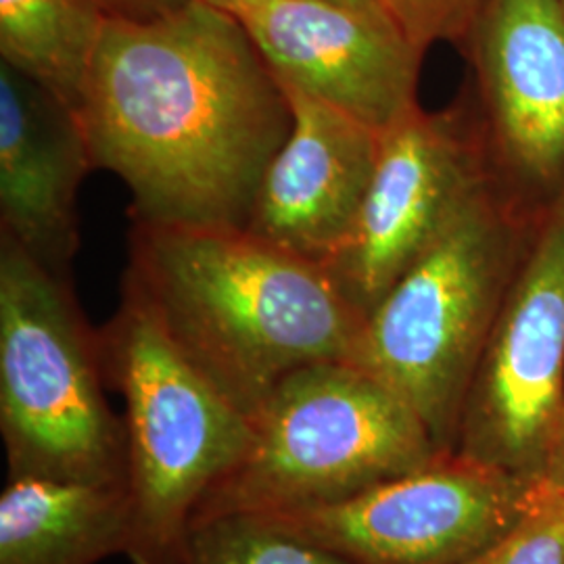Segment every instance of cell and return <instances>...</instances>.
Wrapping results in <instances>:
<instances>
[{
  "label": "cell",
  "mask_w": 564,
  "mask_h": 564,
  "mask_svg": "<svg viewBox=\"0 0 564 564\" xmlns=\"http://www.w3.org/2000/svg\"><path fill=\"white\" fill-rule=\"evenodd\" d=\"M239 20L282 86L379 134L419 107L416 86L426 51L384 9L333 0H263Z\"/></svg>",
  "instance_id": "obj_11"
},
{
  "label": "cell",
  "mask_w": 564,
  "mask_h": 564,
  "mask_svg": "<svg viewBox=\"0 0 564 564\" xmlns=\"http://www.w3.org/2000/svg\"><path fill=\"white\" fill-rule=\"evenodd\" d=\"M540 481L564 496V414L552 442L547 445Z\"/></svg>",
  "instance_id": "obj_20"
},
{
  "label": "cell",
  "mask_w": 564,
  "mask_h": 564,
  "mask_svg": "<svg viewBox=\"0 0 564 564\" xmlns=\"http://www.w3.org/2000/svg\"><path fill=\"white\" fill-rule=\"evenodd\" d=\"M540 207L491 174L366 318L356 364L412 405L444 454Z\"/></svg>",
  "instance_id": "obj_3"
},
{
  "label": "cell",
  "mask_w": 564,
  "mask_h": 564,
  "mask_svg": "<svg viewBox=\"0 0 564 564\" xmlns=\"http://www.w3.org/2000/svg\"><path fill=\"white\" fill-rule=\"evenodd\" d=\"M90 170L76 111L0 63V235L69 276L80 247L78 195Z\"/></svg>",
  "instance_id": "obj_13"
},
{
  "label": "cell",
  "mask_w": 564,
  "mask_h": 564,
  "mask_svg": "<svg viewBox=\"0 0 564 564\" xmlns=\"http://www.w3.org/2000/svg\"><path fill=\"white\" fill-rule=\"evenodd\" d=\"M485 0H383L387 13L426 51L435 42H463Z\"/></svg>",
  "instance_id": "obj_18"
},
{
  "label": "cell",
  "mask_w": 564,
  "mask_h": 564,
  "mask_svg": "<svg viewBox=\"0 0 564 564\" xmlns=\"http://www.w3.org/2000/svg\"><path fill=\"white\" fill-rule=\"evenodd\" d=\"M107 383L123 400L130 564H184L193 519L241 460L251 419L209 383L167 337L137 291L99 328Z\"/></svg>",
  "instance_id": "obj_5"
},
{
  "label": "cell",
  "mask_w": 564,
  "mask_h": 564,
  "mask_svg": "<svg viewBox=\"0 0 564 564\" xmlns=\"http://www.w3.org/2000/svg\"><path fill=\"white\" fill-rule=\"evenodd\" d=\"M126 484L7 477L0 494V564H99L126 554Z\"/></svg>",
  "instance_id": "obj_14"
},
{
  "label": "cell",
  "mask_w": 564,
  "mask_h": 564,
  "mask_svg": "<svg viewBox=\"0 0 564 564\" xmlns=\"http://www.w3.org/2000/svg\"><path fill=\"white\" fill-rule=\"evenodd\" d=\"M282 88L293 128L263 172L245 228L324 263L356 224L381 134L302 90Z\"/></svg>",
  "instance_id": "obj_12"
},
{
  "label": "cell",
  "mask_w": 564,
  "mask_h": 564,
  "mask_svg": "<svg viewBox=\"0 0 564 564\" xmlns=\"http://www.w3.org/2000/svg\"><path fill=\"white\" fill-rule=\"evenodd\" d=\"M561 2H563V7H564V0H561Z\"/></svg>",
  "instance_id": "obj_23"
},
{
  "label": "cell",
  "mask_w": 564,
  "mask_h": 564,
  "mask_svg": "<svg viewBox=\"0 0 564 564\" xmlns=\"http://www.w3.org/2000/svg\"><path fill=\"white\" fill-rule=\"evenodd\" d=\"M496 167L479 107L419 105L381 134L356 224L323 263L368 318Z\"/></svg>",
  "instance_id": "obj_9"
},
{
  "label": "cell",
  "mask_w": 564,
  "mask_h": 564,
  "mask_svg": "<svg viewBox=\"0 0 564 564\" xmlns=\"http://www.w3.org/2000/svg\"><path fill=\"white\" fill-rule=\"evenodd\" d=\"M251 424L241 460L205 496L195 519L339 505L445 456L412 405L351 362L291 372Z\"/></svg>",
  "instance_id": "obj_4"
},
{
  "label": "cell",
  "mask_w": 564,
  "mask_h": 564,
  "mask_svg": "<svg viewBox=\"0 0 564 564\" xmlns=\"http://www.w3.org/2000/svg\"><path fill=\"white\" fill-rule=\"evenodd\" d=\"M199 2H205V4H209V7H216V9L226 11V13H230V15L241 18L242 13H247L249 9L258 7L263 0H199Z\"/></svg>",
  "instance_id": "obj_21"
},
{
  "label": "cell",
  "mask_w": 564,
  "mask_h": 564,
  "mask_svg": "<svg viewBox=\"0 0 564 564\" xmlns=\"http://www.w3.org/2000/svg\"><path fill=\"white\" fill-rule=\"evenodd\" d=\"M563 414L564 184L535 214L468 387L454 454L540 481Z\"/></svg>",
  "instance_id": "obj_7"
},
{
  "label": "cell",
  "mask_w": 564,
  "mask_h": 564,
  "mask_svg": "<svg viewBox=\"0 0 564 564\" xmlns=\"http://www.w3.org/2000/svg\"><path fill=\"white\" fill-rule=\"evenodd\" d=\"M544 484L445 454L339 505L262 517L351 564H463L500 544Z\"/></svg>",
  "instance_id": "obj_8"
},
{
  "label": "cell",
  "mask_w": 564,
  "mask_h": 564,
  "mask_svg": "<svg viewBox=\"0 0 564 564\" xmlns=\"http://www.w3.org/2000/svg\"><path fill=\"white\" fill-rule=\"evenodd\" d=\"M113 20H153L176 9L184 0H99Z\"/></svg>",
  "instance_id": "obj_19"
},
{
  "label": "cell",
  "mask_w": 564,
  "mask_h": 564,
  "mask_svg": "<svg viewBox=\"0 0 564 564\" xmlns=\"http://www.w3.org/2000/svg\"><path fill=\"white\" fill-rule=\"evenodd\" d=\"M123 284L249 419L291 372L358 360L366 316L323 263L245 226L134 220Z\"/></svg>",
  "instance_id": "obj_2"
},
{
  "label": "cell",
  "mask_w": 564,
  "mask_h": 564,
  "mask_svg": "<svg viewBox=\"0 0 564 564\" xmlns=\"http://www.w3.org/2000/svg\"><path fill=\"white\" fill-rule=\"evenodd\" d=\"M184 564H351L318 545L284 533L256 514L195 519Z\"/></svg>",
  "instance_id": "obj_16"
},
{
  "label": "cell",
  "mask_w": 564,
  "mask_h": 564,
  "mask_svg": "<svg viewBox=\"0 0 564 564\" xmlns=\"http://www.w3.org/2000/svg\"><path fill=\"white\" fill-rule=\"evenodd\" d=\"M464 46L500 178L533 205L564 184V7L485 0Z\"/></svg>",
  "instance_id": "obj_10"
},
{
  "label": "cell",
  "mask_w": 564,
  "mask_h": 564,
  "mask_svg": "<svg viewBox=\"0 0 564 564\" xmlns=\"http://www.w3.org/2000/svg\"><path fill=\"white\" fill-rule=\"evenodd\" d=\"M107 21L99 0H0V63L76 111Z\"/></svg>",
  "instance_id": "obj_15"
},
{
  "label": "cell",
  "mask_w": 564,
  "mask_h": 564,
  "mask_svg": "<svg viewBox=\"0 0 564 564\" xmlns=\"http://www.w3.org/2000/svg\"><path fill=\"white\" fill-rule=\"evenodd\" d=\"M76 116L95 170L128 186L132 220L193 226H245L293 128L245 23L199 0L109 18Z\"/></svg>",
  "instance_id": "obj_1"
},
{
  "label": "cell",
  "mask_w": 564,
  "mask_h": 564,
  "mask_svg": "<svg viewBox=\"0 0 564 564\" xmlns=\"http://www.w3.org/2000/svg\"><path fill=\"white\" fill-rule=\"evenodd\" d=\"M101 335L72 279L0 235V435L7 477L126 484Z\"/></svg>",
  "instance_id": "obj_6"
},
{
  "label": "cell",
  "mask_w": 564,
  "mask_h": 564,
  "mask_svg": "<svg viewBox=\"0 0 564 564\" xmlns=\"http://www.w3.org/2000/svg\"><path fill=\"white\" fill-rule=\"evenodd\" d=\"M463 564H564V496L544 484V494L500 544Z\"/></svg>",
  "instance_id": "obj_17"
},
{
  "label": "cell",
  "mask_w": 564,
  "mask_h": 564,
  "mask_svg": "<svg viewBox=\"0 0 564 564\" xmlns=\"http://www.w3.org/2000/svg\"><path fill=\"white\" fill-rule=\"evenodd\" d=\"M333 2H341L349 7H362V9H384L383 0H333Z\"/></svg>",
  "instance_id": "obj_22"
}]
</instances>
